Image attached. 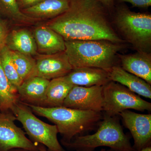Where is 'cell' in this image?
I'll return each instance as SVG.
<instances>
[{
    "instance_id": "cell-1",
    "label": "cell",
    "mask_w": 151,
    "mask_h": 151,
    "mask_svg": "<svg viewBox=\"0 0 151 151\" xmlns=\"http://www.w3.org/2000/svg\"><path fill=\"white\" fill-rule=\"evenodd\" d=\"M108 11L100 0H71L67 10L46 26L65 41L106 40L123 43L110 23Z\"/></svg>"
},
{
    "instance_id": "cell-2",
    "label": "cell",
    "mask_w": 151,
    "mask_h": 151,
    "mask_svg": "<svg viewBox=\"0 0 151 151\" xmlns=\"http://www.w3.org/2000/svg\"><path fill=\"white\" fill-rule=\"evenodd\" d=\"M65 52L72 68L92 67L109 72L117 65L119 52L123 43L106 40L65 41Z\"/></svg>"
},
{
    "instance_id": "cell-3",
    "label": "cell",
    "mask_w": 151,
    "mask_h": 151,
    "mask_svg": "<svg viewBox=\"0 0 151 151\" xmlns=\"http://www.w3.org/2000/svg\"><path fill=\"white\" fill-rule=\"evenodd\" d=\"M33 113L56 125L62 136L61 142H68L79 135L94 130L103 118L102 112L83 111L66 107H45L27 105Z\"/></svg>"
},
{
    "instance_id": "cell-4",
    "label": "cell",
    "mask_w": 151,
    "mask_h": 151,
    "mask_svg": "<svg viewBox=\"0 0 151 151\" xmlns=\"http://www.w3.org/2000/svg\"><path fill=\"white\" fill-rule=\"evenodd\" d=\"M98 128L92 134L77 136L69 142H61V145L71 151H94L100 147H108L113 151H136L117 116L103 114Z\"/></svg>"
},
{
    "instance_id": "cell-5",
    "label": "cell",
    "mask_w": 151,
    "mask_h": 151,
    "mask_svg": "<svg viewBox=\"0 0 151 151\" xmlns=\"http://www.w3.org/2000/svg\"><path fill=\"white\" fill-rule=\"evenodd\" d=\"M113 20L119 32L137 51L150 53L151 14L135 12L121 4L116 7Z\"/></svg>"
},
{
    "instance_id": "cell-6",
    "label": "cell",
    "mask_w": 151,
    "mask_h": 151,
    "mask_svg": "<svg viewBox=\"0 0 151 151\" xmlns=\"http://www.w3.org/2000/svg\"><path fill=\"white\" fill-rule=\"evenodd\" d=\"M11 112L21 123L26 133L33 142L45 146L49 151H65L58 139L56 125H50L39 119L30 108L19 101Z\"/></svg>"
},
{
    "instance_id": "cell-7",
    "label": "cell",
    "mask_w": 151,
    "mask_h": 151,
    "mask_svg": "<svg viewBox=\"0 0 151 151\" xmlns=\"http://www.w3.org/2000/svg\"><path fill=\"white\" fill-rule=\"evenodd\" d=\"M103 111L104 115L117 116L125 110L144 112L151 111V103L142 99L126 86L110 81L103 86Z\"/></svg>"
},
{
    "instance_id": "cell-8",
    "label": "cell",
    "mask_w": 151,
    "mask_h": 151,
    "mask_svg": "<svg viewBox=\"0 0 151 151\" xmlns=\"http://www.w3.org/2000/svg\"><path fill=\"white\" fill-rule=\"evenodd\" d=\"M15 117L11 112L0 116V151L22 149L27 151H39L38 143L33 142L25 133L15 124Z\"/></svg>"
},
{
    "instance_id": "cell-9",
    "label": "cell",
    "mask_w": 151,
    "mask_h": 151,
    "mask_svg": "<svg viewBox=\"0 0 151 151\" xmlns=\"http://www.w3.org/2000/svg\"><path fill=\"white\" fill-rule=\"evenodd\" d=\"M103 86H74L62 106L77 110L102 112Z\"/></svg>"
},
{
    "instance_id": "cell-10",
    "label": "cell",
    "mask_w": 151,
    "mask_h": 151,
    "mask_svg": "<svg viewBox=\"0 0 151 151\" xmlns=\"http://www.w3.org/2000/svg\"><path fill=\"white\" fill-rule=\"evenodd\" d=\"M124 126L132 134L136 151L151 146V115L135 113L129 110L119 113Z\"/></svg>"
},
{
    "instance_id": "cell-11",
    "label": "cell",
    "mask_w": 151,
    "mask_h": 151,
    "mask_svg": "<svg viewBox=\"0 0 151 151\" xmlns=\"http://www.w3.org/2000/svg\"><path fill=\"white\" fill-rule=\"evenodd\" d=\"M35 60V66L28 78L37 76L50 80L65 76L73 69L65 51L56 54L41 55Z\"/></svg>"
},
{
    "instance_id": "cell-12",
    "label": "cell",
    "mask_w": 151,
    "mask_h": 151,
    "mask_svg": "<svg viewBox=\"0 0 151 151\" xmlns=\"http://www.w3.org/2000/svg\"><path fill=\"white\" fill-rule=\"evenodd\" d=\"M50 81L37 76L27 78L17 88L19 101L27 105L43 107Z\"/></svg>"
},
{
    "instance_id": "cell-13",
    "label": "cell",
    "mask_w": 151,
    "mask_h": 151,
    "mask_svg": "<svg viewBox=\"0 0 151 151\" xmlns=\"http://www.w3.org/2000/svg\"><path fill=\"white\" fill-rule=\"evenodd\" d=\"M121 67L129 73L151 84V54L137 51L134 53L118 55Z\"/></svg>"
},
{
    "instance_id": "cell-14",
    "label": "cell",
    "mask_w": 151,
    "mask_h": 151,
    "mask_svg": "<svg viewBox=\"0 0 151 151\" xmlns=\"http://www.w3.org/2000/svg\"><path fill=\"white\" fill-rule=\"evenodd\" d=\"M37 50L42 55H51L65 50V41L59 34L48 27L42 26L34 31Z\"/></svg>"
},
{
    "instance_id": "cell-15",
    "label": "cell",
    "mask_w": 151,
    "mask_h": 151,
    "mask_svg": "<svg viewBox=\"0 0 151 151\" xmlns=\"http://www.w3.org/2000/svg\"><path fill=\"white\" fill-rule=\"evenodd\" d=\"M66 76L74 86H104L111 81L108 71L96 68H75L72 69Z\"/></svg>"
},
{
    "instance_id": "cell-16",
    "label": "cell",
    "mask_w": 151,
    "mask_h": 151,
    "mask_svg": "<svg viewBox=\"0 0 151 151\" xmlns=\"http://www.w3.org/2000/svg\"><path fill=\"white\" fill-rule=\"evenodd\" d=\"M108 73L111 81L126 86L138 95L151 99V84L142 78L127 72L118 65L113 66Z\"/></svg>"
},
{
    "instance_id": "cell-17",
    "label": "cell",
    "mask_w": 151,
    "mask_h": 151,
    "mask_svg": "<svg viewBox=\"0 0 151 151\" xmlns=\"http://www.w3.org/2000/svg\"><path fill=\"white\" fill-rule=\"evenodd\" d=\"M70 1L71 0H43L22 12L35 19H54L67 10Z\"/></svg>"
},
{
    "instance_id": "cell-18",
    "label": "cell",
    "mask_w": 151,
    "mask_h": 151,
    "mask_svg": "<svg viewBox=\"0 0 151 151\" xmlns=\"http://www.w3.org/2000/svg\"><path fill=\"white\" fill-rule=\"evenodd\" d=\"M5 45L12 51L31 56L37 54L33 35L27 29L13 30L9 33Z\"/></svg>"
},
{
    "instance_id": "cell-19",
    "label": "cell",
    "mask_w": 151,
    "mask_h": 151,
    "mask_svg": "<svg viewBox=\"0 0 151 151\" xmlns=\"http://www.w3.org/2000/svg\"><path fill=\"white\" fill-rule=\"evenodd\" d=\"M73 86L66 76L50 80L43 107L62 106L64 100Z\"/></svg>"
},
{
    "instance_id": "cell-20",
    "label": "cell",
    "mask_w": 151,
    "mask_h": 151,
    "mask_svg": "<svg viewBox=\"0 0 151 151\" xmlns=\"http://www.w3.org/2000/svg\"><path fill=\"white\" fill-rule=\"evenodd\" d=\"M19 101L17 89L7 78L0 61V111L2 113L11 112Z\"/></svg>"
},
{
    "instance_id": "cell-21",
    "label": "cell",
    "mask_w": 151,
    "mask_h": 151,
    "mask_svg": "<svg viewBox=\"0 0 151 151\" xmlns=\"http://www.w3.org/2000/svg\"><path fill=\"white\" fill-rule=\"evenodd\" d=\"M0 61L7 78L11 84L17 89L23 81L20 77L14 65L11 50L5 45L0 48Z\"/></svg>"
},
{
    "instance_id": "cell-22",
    "label": "cell",
    "mask_w": 151,
    "mask_h": 151,
    "mask_svg": "<svg viewBox=\"0 0 151 151\" xmlns=\"http://www.w3.org/2000/svg\"><path fill=\"white\" fill-rule=\"evenodd\" d=\"M0 12L14 21L21 23L28 24L36 20L22 12L17 0H0Z\"/></svg>"
},
{
    "instance_id": "cell-23",
    "label": "cell",
    "mask_w": 151,
    "mask_h": 151,
    "mask_svg": "<svg viewBox=\"0 0 151 151\" xmlns=\"http://www.w3.org/2000/svg\"><path fill=\"white\" fill-rule=\"evenodd\" d=\"M17 72L23 81L28 78L35 66L36 60L31 55L11 50Z\"/></svg>"
},
{
    "instance_id": "cell-24",
    "label": "cell",
    "mask_w": 151,
    "mask_h": 151,
    "mask_svg": "<svg viewBox=\"0 0 151 151\" xmlns=\"http://www.w3.org/2000/svg\"><path fill=\"white\" fill-rule=\"evenodd\" d=\"M119 3H129L134 7L147 8L151 6V0H117Z\"/></svg>"
},
{
    "instance_id": "cell-25",
    "label": "cell",
    "mask_w": 151,
    "mask_h": 151,
    "mask_svg": "<svg viewBox=\"0 0 151 151\" xmlns=\"http://www.w3.org/2000/svg\"><path fill=\"white\" fill-rule=\"evenodd\" d=\"M8 34V30L5 23L0 17V48L5 45Z\"/></svg>"
},
{
    "instance_id": "cell-26",
    "label": "cell",
    "mask_w": 151,
    "mask_h": 151,
    "mask_svg": "<svg viewBox=\"0 0 151 151\" xmlns=\"http://www.w3.org/2000/svg\"><path fill=\"white\" fill-rule=\"evenodd\" d=\"M21 10L28 8L35 5L43 0H17Z\"/></svg>"
},
{
    "instance_id": "cell-27",
    "label": "cell",
    "mask_w": 151,
    "mask_h": 151,
    "mask_svg": "<svg viewBox=\"0 0 151 151\" xmlns=\"http://www.w3.org/2000/svg\"><path fill=\"white\" fill-rule=\"evenodd\" d=\"M103 6L108 11L113 9L114 5V0H100Z\"/></svg>"
},
{
    "instance_id": "cell-28",
    "label": "cell",
    "mask_w": 151,
    "mask_h": 151,
    "mask_svg": "<svg viewBox=\"0 0 151 151\" xmlns=\"http://www.w3.org/2000/svg\"><path fill=\"white\" fill-rule=\"evenodd\" d=\"M38 148L39 151H49L46 147L43 145L40 144H38ZM10 151H27L24 150H22V149H14Z\"/></svg>"
},
{
    "instance_id": "cell-29",
    "label": "cell",
    "mask_w": 151,
    "mask_h": 151,
    "mask_svg": "<svg viewBox=\"0 0 151 151\" xmlns=\"http://www.w3.org/2000/svg\"><path fill=\"white\" fill-rule=\"evenodd\" d=\"M139 151H151V146H148L141 150Z\"/></svg>"
},
{
    "instance_id": "cell-30",
    "label": "cell",
    "mask_w": 151,
    "mask_h": 151,
    "mask_svg": "<svg viewBox=\"0 0 151 151\" xmlns=\"http://www.w3.org/2000/svg\"><path fill=\"white\" fill-rule=\"evenodd\" d=\"M106 151V150H105V149H101V151Z\"/></svg>"
},
{
    "instance_id": "cell-31",
    "label": "cell",
    "mask_w": 151,
    "mask_h": 151,
    "mask_svg": "<svg viewBox=\"0 0 151 151\" xmlns=\"http://www.w3.org/2000/svg\"><path fill=\"white\" fill-rule=\"evenodd\" d=\"M2 112H1V111H0V116H1V115H2Z\"/></svg>"
}]
</instances>
